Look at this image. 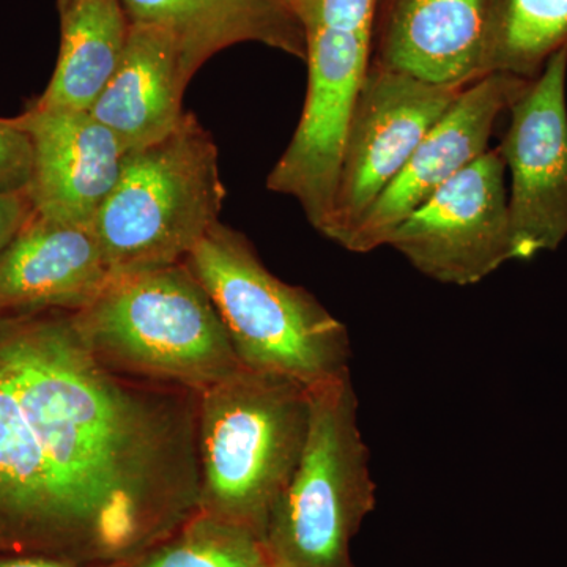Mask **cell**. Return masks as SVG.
<instances>
[{"instance_id":"1","label":"cell","mask_w":567,"mask_h":567,"mask_svg":"<svg viewBox=\"0 0 567 567\" xmlns=\"http://www.w3.org/2000/svg\"><path fill=\"white\" fill-rule=\"evenodd\" d=\"M309 420V386L275 372L244 368L199 393V511L264 540L303 456Z\"/></svg>"},{"instance_id":"2","label":"cell","mask_w":567,"mask_h":567,"mask_svg":"<svg viewBox=\"0 0 567 567\" xmlns=\"http://www.w3.org/2000/svg\"><path fill=\"white\" fill-rule=\"evenodd\" d=\"M73 317L92 353L133 379L203 393L245 368L186 262L115 276Z\"/></svg>"},{"instance_id":"3","label":"cell","mask_w":567,"mask_h":567,"mask_svg":"<svg viewBox=\"0 0 567 567\" xmlns=\"http://www.w3.org/2000/svg\"><path fill=\"white\" fill-rule=\"evenodd\" d=\"M185 262L210 295L245 368L306 386L350 372L344 323L303 287L271 274L244 234L216 223Z\"/></svg>"},{"instance_id":"4","label":"cell","mask_w":567,"mask_h":567,"mask_svg":"<svg viewBox=\"0 0 567 567\" xmlns=\"http://www.w3.org/2000/svg\"><path fill=\"white\" fill-rule=\"evenodd\" d=\"M224 199L215 141L185 112L162 141L126 153L93 223L112 278L185 262L219 223Z\"/></svg>"},{"instance_id":"5","label":"cell","mask_w":567,"mask_h":567,"mask_svg":"<svg viewBox=\"0 0 567 567\" xmlns=\"http://www.w3.org/2000/svg\"><path fill=\"white\" fill-rule=\"evenodd\" d=\"M311 420L297 472L264 544L276 567H357L350 544L375 507L350 372L309 386Z\"/></svg>"},{"instance_id":"6","label":"cell","mask_w":567,"mask_h":567,"mask_svg":"<svg viewBox=\"0 0 567 567\" xmlns=\"http://www.w3.org/2000/svg\"><path fill=\"white\" fill-rule=\"evenodd\" d=\"M466 85L434 84L369 63L347 125L333 212L322 230L328 240L344 248L364 213Z\"/></svg>"},{"instance_id":"7","label":"cell","mask_w":567,"mask_h":567,"mask_svg":"<svg viewBox=\"0 0 567 567\" xmlns=\"http://www.w3.org/2000/svg\"><path fill=\"white\" fill-rule=\"evenodd\" d=\"M506 166L487 151L416 208L386 246L420 274L450 286H473L514 257Z\"/></svg>"},{"instance_id":"8","label":"cell","mask_w":567,"mask_h":567,"mask_svg":"<svg viewBox=\"0 0 567 567\" xmlns=\"http://www.w3.org/2000/svg\"><path fill=\"white\" fill-rule=\"evenodd\" d=\"M305 33V107L267 188L293 197L322 234L333 212L347 125L371 63L372 35L331 28H306Z\"/></svg>"},{"instance_id":"9","label":"cell","mask_w":567,"mask_h":567,"mask_svg":"<svg viewBox=\"0 0 567 567\" xmlns=\"http://www.w3.org/2000/svg\"><path fill=\"white\" fill-rule=\"evenodd\" d=\"M567 47L509 107L498 147L511 173L514 257L555 251L567 238Z\"/></svg>"},{"instance_id":"10","label":"cell","mask_w":567,"mask_h":567,"mask_svg":"<svg viewBox=\"0 0 567 567\" xmlns=\"http://www.w3.org/2000/svg\"><path fill=\"white\" fill-rule=\"evenodd\" d=\"M532 81L488 73L466 85L364 213L344 249L368 254L386 246L399 224L488 151L499 115L509 111Z\"/></svg>"},{"instance_id":"11","label":"cell","mask_w":567,"mask_h":567,"mask_svg":"<svg viewBox=\"0 0 567 567\" xmlns=\"http://www.w3.org/2000/svg\"><path fill=\"white\" fill-rule=\"evenodd\" d=\"M31 137L28 193L33 212L51 221L93 229L121 178L126 152L91 112L29 107L17 117Z\"/></svg>"},{"instance_id":"12","label":"cell","mask_w":567,"mask_h":567,"mask_svg":"<svg viewBox=\"0 0 567 567\" xmlns=\"http://www.w3.org/2000/svg\"><path fill=\"white\" fill-rule=\"evenodd\" d=\"M487 0H379L372 62L434 84L483 74Z\"/></svg>"},{"instance_id":"13","label":"cell","mask_w":567,"mask_h":567,"mask_svg":"<svg viewBox=\"0 0 567 567\" xmlns=\"http://www.w3.org/2000/svg\"><path fill=\"white\" fill-rule=\"evenodd\" d=\"M111 278L93 229L51 221L32 212L0 252V315L80 311Z\"/></svg>"},{"instance_id":"14","label":"cell","mask_w":567,"mask_h":567,"mask_svg":"<svg viewBox=\"0 0 567 567\" xmlns=\"http://www.w3.org/2000/svg\"><path fill=\"white\" fill-rule=\"evenodd\" d=\"M192 78L173 32L130 22L121 63L91 114L117 136L126 153L140 151L177 128L185 114L183 92Z\"/></svg>"},{"instance_id":"15","label":"cell","mask_w":567,"mask_h":567,"mask_svg":"<svg viewBox=\"0 0 567 567\" xmlns=\"http://www.w3.org/2000/svg\"><path fill=\"white\" fill-rule=\"evenodd\" d=\"M130 22L162 25L181 43L189 73L213 54L256 41L306 59V33L289 0H121Z\"/></svg>"},{"instance_id":"16","label":"cell","mask_w":567,"mask_h":567,"mask_svg":"<svg viewBox=\"0 0 567 567\" xmlns=\"http://www.w3.org/2000/svg\"><path fill=\"white\" fill-rule=\"evenodd\" d=\"M61 17L58 65L32 107L91 112L121 63L130 20L121 0H70Z\"/></svg>"},{"instance_id":"17","label":"cell","mask_w":567,"mask_h":567,"mask_svg":"<svg viewBox=\"0 0 567 567\" xmlns=\"http://www.w3.org/2000/svg\"><path fill=\"white\" fill-rule=\"evenodd\" d=\"M567 47V0H487L483 74L536 80Z\"/></svg>"},{"instance_id":"18","label":"cell","mask_w":567,"mask_h":567,"mask_svg":"<svg viewBox=\"0 0 567 567\" xmlns=\"http://www.w3.org/2000/svg\"><path fill=\"white\" fill-rule=\"evenodd\" d=\"M130 567H276L251 529L203 511Z\"/></svg>"},{"instance_id":"19","label":"cell","mask_w":567,"mask_h":567,"mask_svg":"<svg viewBox=\"0 0 567 567\" xmlns=\"http://www.w3.org/2000/svg\"><path fill=\"white\" fill-rule=\"evenodd\" d=\"M303 28H331L374 37L379 0H290Z\"/></svg>"},{"instance_id":"20","label":"cell","mask_w":567,"mask_h":567,"mask_svg":"<svg viewBox=\"0 0 567 567\" xmlns=\"http://www.w3.org/2000/svg\"><path fill=\"white\" fill-rule=\"evenodd\" d=\"M32 173V144L17 117L0 118V192L28 188Z\"/></svg>"},{"instance_id":"21","label":"cell","mask_w":567,"mask_h":567,"mask_svg":"<svg viewBox=\"0 0 567 567\" xmlns=\"http://www.w3.org/2000/svg\"><path fill=\"white\" fill-rule=\"evenodd\" d=\"M33 205L28 188L20 192H0V252L32 215Z\"/></svg>"},{"instance_id":"22","label":"cell","mask_w":567,"mask_h":567,"mask_svg":"<svg viewBox=\"0 0 567 567\" xmlns=\"http://www.w3.org/2000/svg\"><path fill=\"white\" fill-rule=\"evenodd\" d=\"M132 565H78L54 557H44V555H6L0 557V567H130Z\"/></svg>"},{"instance_id":"23","label":"cell","mask_w":567,"mask_h":567,"mask_svg":"<svg viewBox=\"0 0 567 567\" xmlns=\"http://www.w3.org/2000/svg\"><path fill=\"white\" fill-rule=\"evenodd\" d=\"M70 0H59V9H62L63 6H65V3H69Z\"/></svg>"},{"instance_id":"24","label":"cell","mask_w":567,"mask_h":567,"mask_svg":"<svg viewBox=\"0 0 567 567\" xmlns=\"http://www.w3.org/2000/svg\"><path fill=\"white\" fill-rule=\"evenodd\" d=\"M289 2H290V0H289Z\"/></svg>"}]
</instances>
